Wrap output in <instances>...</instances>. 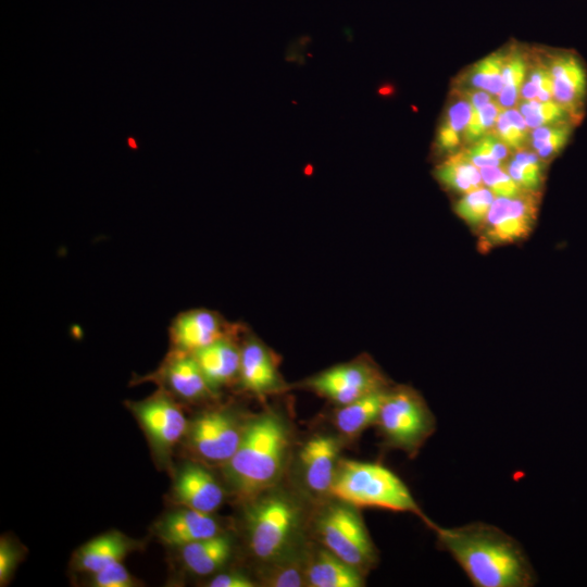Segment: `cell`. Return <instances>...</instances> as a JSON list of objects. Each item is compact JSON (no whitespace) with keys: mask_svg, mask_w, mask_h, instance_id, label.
Returning a JSON list of instances; mask_svg holds the SVG:
<instances>
[{"mask_svg":"<svg viewBox=\"0 0 587 587\" xmlns=\"http://www.w3.org/2000/svg\"><path fill=\"white\" fill-rule=\"evenodd\" d=\"M574 126L572 122H563L534 128L530 132V142L535 152L542 161L552 159L564 149Z\"/></svg>","mask_w":587,"mask_h":587,"instance_id":"d4e9b609","label":"cell"},{"mask_svg":"<svg viewBox=\"0 0 587 587\" xmlns=\"http://www.w3.org/2000/svg\"><path fill=\"white\" fill-rule=\"evenodd\" d=\"M185 566L193 574L204 576L220 570L232 553L230 538L216 535L180 548Z\"/></svg>","mask_w":587,"mask_h":587,"instance_id":"44dd1931","label":"cell"},{"mask_svg":"<svg viewBox=\"0 0 587 587\" xmlns=\"http://www.w3.org/2000/svg\"><path fill=\"white\" fill-rule=\"evenodd\" d=\"M92 575V586L95 587H134L137 585L136 579L123 565L122 561L113 563Z\"/></svg>","mask_w":587,"mask_h":587,"instance_id":"836d02e7","label":"cell"},{"mask_svg":"<svg viewBox=\"0 0 587 587\" xmlns=\"http://www.w3.org/2000/svg\"><path fill=\"white\" fill-rule=\"evenodd\" d=\"M173 496L185 508L211 514L221 507L224 490L204 467L186 464L176 477Z\"/></svg>","mask_w":587,"mask_h":587,"instance_id":"9a60e30c","label":"cell"},{"mask_svg":"<svg viewBox=\"0 0 587 587\" xmlns=\"http://www.w3.org/2000/svg\"><path fill=\"white\" fill-rule=\"evenodd\" d=\"M471 112L472 104L462 93L461 97L451 102L447 109L446 117L442 123L463 136L471 117Z\"/></svg>","mask_w":587,"mask_h":587,"instance_id":"e575fe53","label":"cell"},{"mask_svg":"<svg viewBox=\"0 0 587 587\" xmlns=\"http://www.w3.org/2000/svg\"><path fill=\"white\" fill-rule=\"evenodd\" d=\"M504 55L490 54L478 61L470 71V85L475 89L498 96L503 87L502 70Z\"/></svg>","mask_w":587,"mask_h":587,"instance_id":"83f0119b","label":"cell"},{"mask_svg":"<svg viewBox=\"0 0 587 587\" xmlns=\"http://www.w3.org/2000/svg\"><path fill=\"white\" fill-rule=\"evenodd\" d=\"M242 429L228 411L204 412L188 426L189 445L200 458L226 463L239 446Z\"/></svg>","mask_w":587,"mask_h":587,"instance_id":"30bf717a","label":"cell"},{"mask_svg":"<svg viewBox=\"0 0 587 587\" xmlns=\"http://www.w3.org/2000/svg\"><path fill=\"white\" fill-rule=\"evenodd\" d=\"M546 65L557 101L578 125L587 103V68L582 58L571 50H558L548 57Z\"/></svg>","mask_w":587,"mask_h":587,"instance_id":"7c38bea8","label":"cell"},{"mask_svg":"<svg viewBox=\"0 0 587 587\" xmlns=\"http://www.w3.org/2000/svg\"><path fill=\"white\" fill-rule=\"evenodd\" d=\"M299 522L296 503L280 494L249 501L246 527L253 554L263 561L279 559L288 549Z\"/></svg>","mask_w":587,"mask_h":587,"instance_id":"5b68a950","label":"cell"},{"mask_svg":"<svg viewBox=\"0 0 587 587\" xmlns=\"http://www.w3.org/2000/svg\"><path fill=\"white\" fill-rule=\"evenodd\" d=\"M209 587H254L257 584L240 572L222 573L213 577Z\"/></svg>","mask_w":587,"mask_h":587,"instance_id":"74e56055","label":"cell"},{"mask_svg":"<svg viewBox=\"0 0 587 587\" xmlns=\"http://www.w3.org/2000/svg\"><path fill=\"white\" fill-rule=\"evenodd\" d=\"M240 332L225 336L191 353L215 392L238 379L241 345L238 344L237 337Z\"/></svg>","mask_w":587,"mask_h":587,"instance_id":"e0dca14e","label":"cell"},{"mask_svg":"<svg viewBox=\"0 0 587 587\" xmlns=\"http://www.w3.org/2000/svg\"><path fill=\"white\" fill-rule=\"evenodd\" d=\"M519 111L523 115L528 128L533 129L539 126L563 122L574 123L566 111L554 100H522Z\"/></svg>","mask_w":587,"mask_h":587,"instance_id":"f1b7e54d","label":"cell"},{"mask_svg":"<svg viewBox=\"0 0 587 587\" xmlns=\"http://www.w3.org/2000/svg\"><path fill=\"white\" fill-rule=\"evenodd\" d=\"M476 587H530L536 573L522 546L500 528L474 522L458 527L429 526Z\"/></svg>","mask_w":587,"mask_h":587,"instance_id":"6da1fadb","label":"cell"},{"mask_svg":"<svg viewBox=\"0 0 587 587\" xmlns=\"http://www.w3.org/2000/svg\"><path fill=\"white\" fill-rule=\"evenodd\" d=\"M339 444L329 435L310 438L300 451L307 486L316 494L330 492L338 469Z\"/></svg>","mask_w":587,"mask_h":587,"instance_id":"2e32d148","label":"cell"},{"mask_svg":"<svg viewBox=\"0 0 587 587\" xmlns=\"http://www.w3.org/2000/svg\"><path fill=\"white\" fill-rule=\"evenodd\" d=\"M134 548L132 539L118 532H109L87 541L75 552L74 567L80 572L95 574L113 563L121 562Z\"/></svg>","mask_w":587,"mask_h":587,"instance_id":"d6986e66","label":"cell"},{"mask_svg":"<svg viewBox=\"0 0 587 587\" xmlns=\"http://www.w3.org/2000/svg\"><path fill=\"white\" fill-rule=\"evenodd\" d=\"M262 573V582L268 587H300L305 585V564L300 560H273Z\"/></svg>","mask_w":587,"mask_h":587,"instance_id":"4dcf8cb0","label":"cell"},{"mask_svg":"<svg viewBox=\"0 0 587 587\" xmlns=\"http://www.w3.org/2000/svg\"><path fill=\"white\" fill-rule=\"evenodd\" d=\"M526 73L527 64L521 53L511 52L509 55H504L502 70L503 87L497 98L502 109L513 108L517 103Z\"/></svg>","mask_w":587,"mask_h":587,"instance_id":"484cf974","label":"cell"},{"mask_svg":"<svg viewBox=\"0 0 587 587\" xmlns=\"http://www.w3.org/2000/svg\"><path fill=\"white\" fill-rule=\"evenodd\" d=\"M158 538L167 546L186 545L220 534V527L210 513L183 508L166 514L155 526Z\"/></svg>","mask_w":587,"mask_h":587,"instance_id":"ac0fdd59","label":"cell"},{"mask_svg":"<svg viewBox=\"0 0 587 587\" xmlns=\"http://www.w3.org/2000/svg\"><path fill=\"white\" fill-rule=\"evenodd\" d=\"M465 150L469 159L479 168L501 166L509 155V148L492 133L486 134Z\"/></svg>","mask_w":587,"mask_h":587,"instance_id":"1f68e13d","label":"cell"},{"mask_svg":"<svg viewBox=\"0 0 587 587\" xmlns=\"http://www.w3.org/2000/svg\"><path fill=\"white\" fill-rule=\"evenodd\" d=\"M153 378L172 396L187 401L204 400L215 394L191 353L170 351Z\"/></svg>","mask_w":587,"mask_h":587,"instance_id":"5bb4252c","label":"cell"},{"mask_svg":"<svg viewBox=\"0 0 587 587\" xmlns=\"http://www.w3.org/2000/svg\"><path fill=\"white\" fill-rule=\"evenodd\" d=\"M461 143V135L442 123L438 128L436 145L444 152H451Z\"/></svg>","mask_w":587,"mask_h":587,"instance_id":"f35d334b","label":"cell"},{"mask_svg":"<svg viewBox=\"0 0 587 587\" xmlns=\"http://www.w3.org/2000/svg\"><path fill=\"white\" fill-rule=\"evenodd\" d=\"M317 533L324 547L360 570H369L376 561L373 542L354 507L334 503L317 521Z\"/></svg>","mask_w":587,"mask_h":587,"instance_id":"8992f818","label":"cell"},{"mask_svg":"<svg viewBox=\"0 0 587 587\" xmlns=\"http://www.w3.org/2000/svg\"><path fill=\"white\" fill-rule=\"evenodd\" d=\"M21 560V552L9 539L0 541V584L7 585L12 578Z\"/></svg>","mask_w":587,"mask_h":587,"instance_id":"d590c367","label":"cell"},{"mask_svg":"<svg viewBox=\"0 0 587 587\" xmlns=\"http://www.w3.org/2000/svg\"><path fill=\"white\" fill-rule=\"evenodd\" d=\"M484 185L497 197L513 198L524 190L501 166H487L479 168Z\"/></svg>","mask_w":587,"mask_h":587,"instance_id":"d6a6232c","label":"cell"},{"mask_svg":"<svg viewBox=\"0 0 587 587\" xmlns=\"http://www.w3.org/2000/svg\"><path fill=\"white\" fill-rule=\"evenodd\" d=\"M387 446L415 455L435 430L433 413L412 388L388 389L376 422Z\"/></svg>","mask_w":587,"mask_h":587,"instance_id":"277c9868","label":"cell"},{"mask_svg":"<svg viewBox=\"0 0 587 587\" xmlns=\"http://www.w3.org/2000/svg\"><path fill=\"white\" fill-rule=\"evenodd\" d=\"M242 328L228 322L221 313L207 308H193L179 312L171 322L168 337L171 351H195Z\"/></svg>","mask_w":587,"mask_h":587,"instance_id":"8fae6325","label":"cell"},{"mask_svg":"<svg viewBox=\"0 0 587 587\" xmlns=\"http://www.w3.org/2000/svg\"><path fill=\"white\" fill-rule=\"evenodd\" d=\"M537 213V193L497 197L483 224L482 242L489 248L526 238L536 224Z\"/></svg>","mask_w":587,"mask_h":587,"instance_id":"9c48e42d","label":"cell"},{"mask_svg":"<svg viewBox=\"0 0 587 587\" xmlns=\"http://www.w3.org/2000/svg\"><path fill=\"white\" fill-rule=\"evenodd\" d=\"M507 172L524 191L537 193L541 188L544 164L536 152L517 150L509 162Z\"/></svg>","mask_w":587,"mask_h":587,"instance_id":"cb8c5ba5","label":"cell"},{"mask_svg":"<svg viewBox=\"0 0 587 587\" xmlns=\"http://www.w3.org/2000/svg\"><path fill=\"white\" fill-rule=\"evenodd\" d=\"M434 175L444 186L462 193L484 187L478 167L469 159L465 151L449 157L436 167Z\"/></svg>","mask_w":587,"mask_h":587,"instance_id":"603a6c76","label":"cell"},{"mask_svg":"<svg viewBox=\"0 0 587 587\" xmlns=\"http://www.w3.org/2000/svg\"><path fill=\"white\" fill-rule=\"evenodd\" d=\"M495 200L492 191L482 187L464 196L455 203V213L471 226H482Z\"/></svg>","mask_w":587,"mask_h":587,"instance_id":"f546056e","label":"cell"},{"mask_svg":"<svg viewBox=\"0 0 587 587\" xmlns=\"http://www.w3.org/2000/svg\"><path fill=\"white\" fill-rule=\"evenodd\" d=\"M492 134L509 149L516 151L521 150L530 137L523 115L514 108L501 110Z\"/></svg>","mask_w":587,"mask_h":587,"instance_id":"4316f807","label":"cell"},{"mask_svg":"<svg viewBox=\"0 0 587 587\" xmlns=\"http://www.w3.org/2000/svg\"><path fill=\"white\" fill-rule=\"evenodd\" d=\"M538 91V101L553 100V85L550 72L546 63L540 62L529 73L525 79Z\"/></svg>","mask_w":587,"mask_h":587,"instance_id":"8d00e7d4","label":"cell"},{"mask_svg":"<svg viewBox=\"0 0 587 587\" xmlns=\"http://www.w3.org/2000/svg\"><path fill=\"white\" fill-rule=\"evenodd\" d=\"M158 457H167L188 429L185 415L173 396L160 388L152 396L129 404Z\"/></svg>","mask_w":587,"mask_h":587,"instance_id":"ba28073f","label":"cell"},{"mask_svg":"<svg viewBox=\"0 0 587 587\" xmlns=\"http://www.w3.org/2000/svg\"><path fill=\"white\" fill-rule=\"evenodd\" d=\"M238 380L245 390L258 397L284 388L274 353L253 335H247L241 344Z\"/></svg>","mask_w":587,"mask_h":587,"instance_id":"4fadbf2b","label":"cell"},{"mask_svg":"<svg viewBox=\"0 0 587 587\" xmlns=\"http://www.w3.org/2000/svg\"><path fill=\"white\" fill-rule=\"evenodd\" d=\"M388 388L382 389L340 407L335 415L337 429L346 436H358L376 424Z\"/></svg>","mask_w":587,"mask_h":587,"instance_id":"7402d4cb","label":"cell"},{"mask_svg":"<svg viewBox=\"0 0 587 587\" xmlns=\"http://www.w3.org/2000/svg\"><path fill=\"white\" fill-rule=\"evenodd\" d=\"M330 494L354 508L409 512L423 519L428 526L433 524L400 477L377 463L339 461Z\"/></svg>","mask_w":587,"mask_h":587,"instance_id":"3957f363","label":"cell"},{"mask_svg":"<svg viewBox=\"0 0 587 587\" xmlns=\"http://www.w3.org/2000/svg\"><path fill=\"white\" fill-rule=\"evenodd\" d=\"M362 574L326 548L305 564V584L311 587H362Z\"/></svg>","mask_w":587,"mask_h":587,"instance_id":"ffe728a7","label":"cell"},{"mask_svg":"<svg viewBox=\"0 0 587 587\" xmlns=\"http://www.w3.org/2000/svg\"><path fill=\"white\" fill-rule=\"evenodd\" d=\"M288 445V428L275 413L261 414L245 425L237 450L224 463L233 492L249 502L274 485L283 472Z\"/></svg>","mask_w":587,"mask_h":587,"instance_id":"7a4b0ae2","label":"cell"},{"mask_svg":"<svg viewBox=\"0 0 587 587\" xmlns=\"http://www.w3.org/2000/svg\"><path fill=\"white\" fill-rule=\"evenodd\" d=\"M319 396L339 405L386 389L387 380L376 365L357 360L332 366L304 382Z\"/></svg>","mask_w":587,"mask_h":587,"instance_id":"52a82bcc","label":"cell"}]
</instances>
